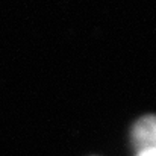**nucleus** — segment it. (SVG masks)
I'll use <instances>...</instances> for the list:
<instances>
[{
    "instance_id": "f257e3e1",
    "label": "nucleus",
    "mask_w": 156,
    "mask_h": 156,
    "mask_svg": "<svg viewBox=\"0 0 156 156\" xmlns=\"http://www.w3.org/2000/svg\"><path fill=\"white\" fill-rule=\"evenodd\" d=\"M130 138L136 153L156 150V115L141 117L133 124Z\"/></svg>"
},
{
    "instance_id": "f03ea898",
    "label": "nucleus",
    "mask_w": 156,
    "mask_h": 156,
    "mask_svg": "<svg viewBox=\"0 0 156 156\" xmlns=\"http://www.w3.org/2000/svg\"><path fill=\"white\" fill-rule=\"evenodd\" d=\"M136 156H156V150H146V152H140Z\"/></svg>"
}]
</instances>
